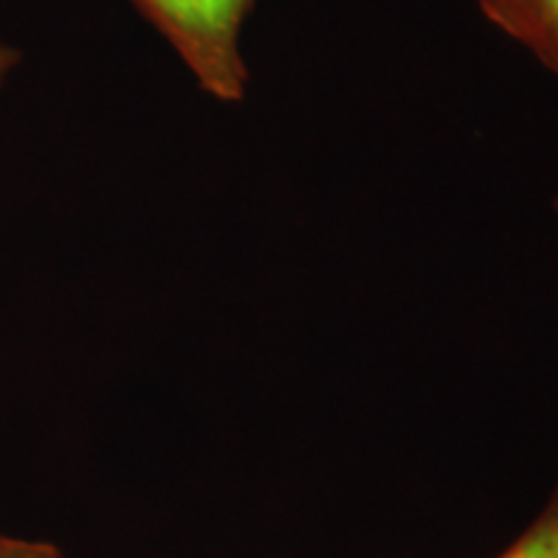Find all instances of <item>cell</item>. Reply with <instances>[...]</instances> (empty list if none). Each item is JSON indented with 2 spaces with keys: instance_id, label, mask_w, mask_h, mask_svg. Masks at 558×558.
Instances as JSON below:
<instances>
[{
  "instance_id": "cell-1",
  "label": "cell",
  "mask_w": 558,
  "mask_h": 558,
  "mask_svg": "<svg viewBox=\"0 0 558 558\" xmlns=\"http://www.w3.org/2000/svg\"><path fill=\"white\" fill-rule=\"evenodd\" d=\"M166 41L179 52L194 81L218 101L246 96L248 70L241 29L254 0H135Z\"/></svg>"
},
{
  "instance_id": "cell-2",
  "label": "cell",
  "mask_w": 558,
  "mask_h": 558,
  "mask_svg": "<svg viewBox=\"0 0 558 558\" xmlns=\"http://www.w3.org/2000/svg\"><path fill=\"white\" fill-rule=\"evenodd\" d=\"M486 19L558 75V0H478Z\"/></svg>"
},
{
  "instance_id": "cell-3",
  "label": "cell",
  "mask_w": 558,
  "mask_h": 558,
  "mask_svg": "<svg viewBox=\"0 0 558 558\" xmlns=\"http://www.w3.org/2000/svg\"><path fill=\"white\" fill-rule=\"evenodd\" d=\"M499 558H558V505L518 538Z\"/></svg>"
},
{
  "instance_id": "cell-4",
  "label": "cell",
  "mask_w": 558,
  "mask_h": 558,
  "mask_svg": "<svg viewBox=\"0 0 558 558\" xmlns=\"http://www.w3.org/2000/svg\"><path fill=\"white\" fill-rule=\"evenodd\" d=\"M0 558H65V554L45 538H26L0 530Z\"/></svg>"
},
{
  "instance_id": "cell-5",
  "label": "cell",
  "mask_w": 558,
  "mask_h": 558,
  "mask_svg": "<svg viewBox=\"0 0 558 558\" xmlns=\"http://www.w3.org/2000/svg\"><path fill=\"white\" fill-rule=\"evenodd\" d=\"M16 62H19V52L11 50V47L0 45V81H3L5 75L16 68Z\"/></svg>"
},
{
  "instance_id": "cell-6",
  "label": "cell",
  "mask_w": 558,
  "mask_h": 558,
  "mask_svg": "<svg viewBox=\"0 0 558 558\" xmlns=\"http://www.w3.org/2000/svg\"><path fill=\"white\" fill-rule=\"evenodd\" d=\"M556 222H558V199H556Z\"/></svg>"
}]
</instances>
